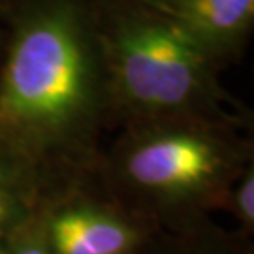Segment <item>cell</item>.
<instances>
[{"mask_svg":"<svg viewBox=\"0 0 254 254\" xmlns=\"http://www.w3.org/2000/svg\"><path fill=\"white\" fill-rule=\"evenodd\" d=\"M2 44H4V34H2V30H0V57H2Z\"/></svg>","mask_w":254,"mask_h":254,"instance_id":"30bf717a","label":"cell"},{"mask_svg":"<svg viewBox=\"0 0 254 254\" xmlns=\"http://www.w3.org/2000/svg\"><path fill=\"white\" fill-rule=\"evenodd\" d=\"M136 254H254V247L253 237L209 218L190 226L158 228Z\"/></svg>","mask_w":254,"mask_h":254,"instance_id":"8992f818","label":"cell"},{"mask_svg":"<svg viewBox=\"0 0 254 254\" xmlns=\"http://www.w3.org/2000/svg\"><path fill=\"white\" fill-rule=\"evenodd\" d=\"M113 127L201 119L251 125L220 81L222 68L175 23L141 0H91Z\"/></svg>","mask_w":254,"mask_h":254,"instance_id":"3957f363","label":"cell"},{"mask_svg":"<svg viewBox=\"0 0 254 254\" xmlns=\"http://www.w3.org/2000/svg\"><path fill=\"white\" fill-rule=\"evenodd\" d=\"M253 162L251 125L175 119L119 128L96 177L119 207L158 230L215 218Z\"/></svg>","mask_w":254,"mask_h":254,"instance_id":"7a4b0ae2","label":"cell"},{"mask_svg":"<svg viewBox=\"0 0 254 254\" xmlns=\"http://www.w3.org/2000/svg\"><path fill=\"white\" fill-rule=\"evenodd\" d=\"M40 215L51 254H136L154 232L109 198L96 170L44 192Z\"/></svg>","mask_w":254,"mask_h":254,"instance_id":"277c9868","label":"cell"},{"mask_svg":"<svg viewBox=\"0 0 254 254\" xmlns=\"http://www.w3.org/2000/svg\"><path fill=\"white\" fill-rule=\"evenodd\" d=\"M224 70L237 61L254 28V0H147Z\"/></svg>","mask_w":254,"mask_h":254,"instance_id":"5b68a950","label":"cell"},{"mask_svg":"<svg viewBox=\"0 0 254 254\" xmlns=\"http://www.w3.org/2000/svg\"><path fill=\"white\" fill-rule=\"evenodd\" d=\"M0 153L42 194L96 170L113 127L91 0H0Z\"/></svg>","mask_w":254,"mask_h":254,"instance_id":"6da1fadb","label":"cell"},{"mask_svg":"<svg viewBox=\"0 0 254 254\" xmlns=\"http://www.w3.org/2000/svg\"><path fill=\"white\" fill-rule=\"evenodd\" d=\"M141 2H147V0H141Z\"/></svg>","mask_w":254,"mask_h":254,"instance_id":"8fae6325","label":"cell"},{"mask_svg":"<svg viewBox=\"0 0 254 254\" xmlns=\"http://www.w3.org/2000/svg\"><path fill=\"white\" fill-rule=\"evenodd\" d=\"M2 254H51L44 236L40 203L36 211L25 220V224L15 232V236L9 239Z\"/></svg>","mask_w":254,"mask_h":254,"instance_id":"9c48e42d","label":"cell"},{"mask_svg":"<svg viewBox=\"0 0 254 254\" xmlns=\"http://www.w3.org/2000/svg\"><path fill=\"white\" fill-rule=\"evenodd\" d=\"M42 187L23 164L0 153V254L40 203Z\"/></svg>","mask_w":254,"mask_h":254,"instance_id":"52a82bcc","label":"cell"},{"mask_svg":"<svg viewBox=\"0 0 254 254\" xmlns=\"http://www.w3.org/2000/svg\"><path fill=\"white\" fill-rule=\"evenodd\" d=\"M224 211L234 220V230L247 237L254 232V162L239 175L236 185L228 194Z\"/></svg>","mask_w":254,"mask_h":254,"instance_id":"ba28073f","label":"cell"}]
</instances>
